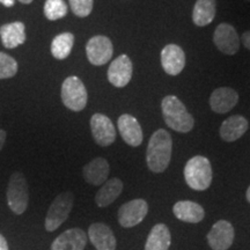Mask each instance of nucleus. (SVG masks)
<instances>
[{
	"instance_id": "nucleus-5",
	"label": "nucleus",
	"mask_w": 250,
	"mask_h": 250,
	"mask_svg": "<svg viewBox=\"0 0 250 250\" xmlns=\"http://www.w3.org/2000/svg\"><path fill=\"white\" fill-rule=\"evenodd\" d=\"M61 98L65 107L78 112L86 108L88 94L83 81L78 77L72 76L62 81Z\"/></svg>"
},
{
	"instance_id": "nucleus-15",
	"label": "nucleus",
	"mask_w": 250,
	"mask_h": 250,
	"mask_svg": "<svg viewBox=\"0 0 250 250\" xmlns=\"http://www.w3.org/2000/svg\"><path fill=\"white\" fill-rule=\"evenodd\" d=\"M239 102V94L230 87H219L210 96V107L217 114H226Z\"/></svg>"
},
{
	"instance_id": "nucleus-26",
	"label": "nucleus",
	"mask_w": 250,
	"mask_h": 250,
	"mask_svg": "<svg viewBox=\"0 0 250 250\" xmlns=\"http://www.w3.org/2000/svg\"><path fill=\"white\" fill-rule=\"evenodd\" d=\"M43 11L48 20L56 21L67 14V5L64 0H46Z\"/></svg>"
},
{
	"instance_id": "nucleus-10",
	"label": "nucleus",
	"mask_w": 250,
	"mask_h": 250,
	"mask_svg": "<svg viewBox=\"0 0 250 250\" xmlns=\"http://www.w3.org/2000/svg\"><path fill=\"white\" fill-rule=\"evenodd\" d=\"M213 43L224 55L234 56L240 49L239 34L232 24L220 23L214 30Z\"/></svg>"
},
{
	"instance_id": "nucleus-16",
	"label": "nucleus",
	"mask_w": 250,
	"mask_h": 250,
	"mask_svg": "<svg viewBox=\"0 0 250 250\" xmlns=\"http://www.w3.org/2000/svg\"><path fill=\"white\" fill-rule=\"evenodd\" d=\"M87 245V235L81 228H70L62 233L52 242L51 250H83Z\"/></svg>"
},
{
	"instance_id": "nucleus-8",
	"label": "nucleus",
	"mask_w": 250,
	"mask_h": 250,
	"mask_svg": "<svg viewBox=\"0 0 250 250\" xmlns=\"http://www.w3.org/2000/svg\"><path fill=\"white\" fill-rule=\"evenodd\" d=\"M90 131L93 139L102 147H108L116 140V129L110 118L103 114H94L90 117Z\"/></svg>"
},
{
	"instance_id": "nucleus-11",
	"label": "nucleus",
	"mask_w": 250,
	"mask_h": 250,
	"mask_svg": "<svg viewBox=\"0 0 250 250\" xmlns=\"http://www.w3.org/2000/svg\"><path fill=\"white\" fill-rule=\"evenodd\" d=\"M133 74V65L127 55H121L111 62L108 68V80L114 87L123 88L130 83Z\"/></svg>"
},
{
	"instance_id": "nucleus-35",
	"label": "nucleus",
	"mask_w": 250,
	"mask_h": 250,
	"mask_svg": "<svg viewBox=\"0 0 250 250\" xmlns=\"http://www.w3.org/2000/svg\"><path fill=\"white\" fill-rule=\"evenodd\" d=\"M247 1H250V0H247Z\"/></svg>"
},
{
	"instance_id": "nucleus-17",
	"label": "nucleus",
	"mask_w": 250,
	"mask_h": 250,
	"mask_svg": "<svg viewBox=\"0 0 250 250\" xmlns=\"http://www.w3.org/2000/svg\"><path fill=\"white\" fill-rule=\"evenodd\" d=\"M88 237L96 250H116V237L105 224L95 223L88 228Z\"/></svg>"
},
{
	"instance_id": "nucleus-29",
	"label": "nucleus",
	"mask_w": 250,
	"mask_h": 250,
	"mask_svg": "<svg viewBox=\"0 0 250 250\" xmlns=\"http://www.w3.org/2000/svg\"><path fill=\"white\" fill-rule=\"evenodd\" d=\"M241 41H242L243 45H245V48L250 50V30L246 31V33L242 34Z\"/></svg>"
},
{
	"instance_id": "nucleus-2",
	"label": "nucleus",
	"mask_w": 250,
	"mask_h": 250,
	"mask_svg": "<svg viewBox=\"0 0 250 250\" xmlns=\"http://www.w3.org/2000/svg\"><path fill=\"white\" fill-rule=\"evenodd\" d=\"M161 110L165 123L176 132L188 133L195 126V118L177 96H166L161 102Z\"/></svg>"
},
{
	"instance_id": "nucleus-20",
	"label": "nucleus",
	"mask_w": 250,
	"mask_h": 250,
	"mask_svg": "<svg viewBox=\"0 0 250 250\" xmlns=\"http://www.w3.org/2000/svg\"><path fill=\"white\" fill-rule=\"evenodd\" d=\"M0 39L6 49H14L22 45L27 39L26 26L20 21L2 24L0 27Z\"/></svg>"
},
{
	"instance_id": "nucleus-13",
	"label": "nucleus",
	"mask_w": 250,
	"mask_h": 250,
	"mask_svg": "<svg viewBox=\"0 0 250 250\" xmlns=\"http://www.w3.org/2000/svg\"><path fill=\"white\" fill-rule=\"evenodd\" d=\"M117 126L122 139L127 145L132 147H138L139 145H142L144 139L142 125L136 117L129 114H123L118 117Z\"/></svg>"
},
{
	"instance_id": "nucleus-7",
	"label": "nucleus",
	"mask_w": 250,
	"mask_h": 250,
	"mask_svg": "<svg viewBox=\"0 0 250 250\" xmlns=\"http://www.w3.org/2000/svg\"><path fill=\"white\" fill-rule=\"evenodd\" d=\"M114 54V45L107 36L96 35L89 39L86 44V55L89 62L95 66H102L110 62Z\"/></svg>"
},
{
	"instance_id": "nucleus-30",
	"label": "nucleus",
	"mask_w": 250,
	"mask_h": 250,
	"mask_svg": "<svg viewBox=\"0 0 250 250\" xmlns=\"http://www.w3.org/2000/svg\"><path fill=\"white\" fill-rule=\"evenodd\" d=\"M6 137H7V133L4 130H0V151H1L2 147H4L5 142H6Z\"/></svg>"
},
{
	"instance_id": "nucleus-6",
	"label": "nucleus",
	"mask_w": 250,
	"mask_h": 250,
	"mask_svg": "<svg viewBox=\"0 0 250 250\" xmlns=\"http://www.w3.org/2000/svg\"><path fill=\"white\" fill-rule=\"evenodd\" d=\"M74 204V195L71 191L59 193L50 205L45 217V229L54 232L61 227L70 215Z\"/></svg>"
},
{
	"instance_id": "nucleus-25",
	"label": "nucleus",
	"mask_w": 250,
	"mask_h": 250,
	"mask_svg": "<svg viewBox=\"0 0 250 250\" xmlns=\"http://www.w3.org/2000/svg\"><path fill=\"white\" fill-rule=\"evenodd\" d=\"M74 45V35L72 33H62L52 40L51 55L58 61H64L70 56Z\"/></svg>"
},
{
	"instance_id": "nucleus-31",
	"label": "nucleus",
	"mask_w": 250,
	"mask_h": 250,
	"mask_svg": "<svg viewBox=\"0 0 250 250\" xmlns=\"http://www.w3.org/2000/svg\"><path fill=\"white\" fill-rule=\"evenodd\" d=\"M0 250H8V243L7 240L0 234Z\"/></svg>"
},
{
	"instance_id": "nucleus-23",
	"label": "nucleus",
	"mask_w": 250,
	"mask_h": 250,
	"mask_svg": "<svg viewBox=\"0 0 250 250\" xmlns=\"http://www.w3.org/2000/svg\"><path fill=\"white\" fill-rule=\"evenodd\" d=\"M171 243L169 228L165 224H158L152 228L147 240L145 250H168Z\"/></svg>"
},
{
	"instance_id": "nucleus-19",
	"label": "nucleus",
	"mask_w": 250,
	"mask_h": 250,
	"mask_svg": "<svg viewBox=\"0 0 250 250\" xmlns=\"http://www.w3.org/2000/svg\"><path fill=\"white\" fill-rule=\"evenodd\" d=\"M110 167L103 158H95L83 168V176L87 183L92 186H101L108 180Z\"/></svg>"
},
{
	"instance_id": "nucleus-34",
	"label": "nucleus",
	"mask_w": 250,
	"mask_h": 250,
	"mask_svg": "<svg viewBox=\"0 0 250 250\" xmlns=\"http://www.w3.org/2000/svg\"><path fill=\"white\" fill-rule=\"evenodd\" d=\"M246 196H247V199H248V202L250 203V187L248 188V190H247V193H246Z\"/></svg>"
},
{
	"instance_id": "nucleus-32",
	"label": "nucleus",
	"mask_w": 250,
	"mask_h": 250,
	"mask_svg": "<svg viewBox=\"0 0 250 250\" xmlns=\"http://www.w3.org/2000/svg\"><path fill=\"white\" fill-rule=\"evenodd\" d=\"M0 4H2L5 7H13L15 0H0Z\"/></svg>"
},
{
	"instance_id": "nucleus-18",
	"label": "nucleus",
	"mask_w": 250,
	"mask_h": 250,
	"mask_svg": "<svg viewBox=\"0 0 250 250\" xmlns=\"http://www.w3.org/2000/svg\"><path fill=\"white\" fill-rule=\"evenodd\" d=\"M249 127V123L246 117L241 116V115H234V116L228 117L221 124L220 133L221 139L227 143L235 142V140L240 139L247 132Z\"/></svg>"
},
{
	"instance_id": "nucleus-24",
	"label": "nucleus",
	"mask_w": 250,
	"mask_h": 250,
	"mask_svg": "<svg viewBox=\"0 0 250 250\" xmlns=\"http://www.w3.org/2000/svg\"><path fill=\"white\" fill-rule=\"evenodd\" d=\"M217 13L215 0H197L192 11V21L196 26L205 27L214 20Z\"/></svg>"
},
{
	"instance_id": "nucleus-14",
	"label": "nucleus",
	"mask_w": 250,
	"mask_h": 250,
	"mask_svg": "<svg viewBox=\"0 0 250 250\" xmlns=\"http://www.w3.org/2000/svg\"><path fill=\"white\" fill-rule=\"evenodd\" d=\"M161 65L169 76H179L186 66V54L177 44H167L161 51Z\"/></svg>"
},
{
	"instance_id": "nucleus-21",
	"label": "nucleus",
	"mask_w": 250,
	"mask_h": 250,
	"mask_svg": "<svg viewBox=\"0 0 250 250\" xmlns=\"http://www.w3.org/2000/svg\"><path fill=\"white\" fill-rule=\"evenodd\" d=\"M173 212L179 220L190 224L201 223L205 217V211L203 206L191 201H180L175 203Z\"/></svg>"
},
{
	"instance_id": "nucleus-27",
	"label": "nucleus",
	"mask_w": 250,
	"mask_h": 250,
	"mask_svg": "<svg viewBox=\"0 0 250 250\" xmlns=\"http://www.w3.org/2000/svg\"><path fill=\"white\" fill-rule=\"evenodd\" d=\"M18 62L7 54L0 52V80L13 78L18 73Z\"/></svg>"
},
{
	"instance_id": "nucleus-33",
	"label": "nucleus",
	"mask_w": 250,
	"mask_h": 250,
	"mask_svg": "<svg viewBox=\"0 0 250 250\" xmlns=\"http://www.w3.org/2000/svg\"><path fill=\"white\" fill-rule=\"evenodd\" d=\"M19 1H20L21 4L28 5V4H30V2H33V0H19Z\"/></svg>"
},
{
	"instance_id": "nucleus-22",
	"label": "nucleus",
	"mask_w": 250,
	"mask_h": 250,
	"mask_svg": "<svg viewBox=\"0 0 250 250\" xmlns=\"http://www.w3.org/2000/svg\"><path fill=\"white\" fill-rule=\"evenodd\" d=\"M123 182L117 177L107 180L95 195V203L99 208H107L112 204L123 191Z\"/></svg>"
},
{
	"instance_id": "nucleus-12",
	"label": "nucleus",
	"mask_w": 250,
	"mask_h": 250,
	"mask_svg": "<svg viewBox=\"0 0 250 250\" xmlns=\"http://www.w3.org/2000/svg\"><path fill=\"white\" fill-rule=\"evenodd\" d=\"M235 232L232 224L219 220L212 226L208 234V242L213 250H227L233 245Z\"/></svg>"
},
{
	"instance_id": "nucleus-9",
	"label": "nucleus",
	"mask_w": 250,
	"mask_h": 250,
	"mask_svg": "<svg viewBox=\"0 0 250 250\" xmlns=\"http://www.w3.org/2000/svg\"><path fill=\"white\" fill-rule=\"evenodd\" d=\"M148 213V204L145 199H133L125 203L118 210V223L125 228L134 227L142 223Z\"/></svg>"
},
{
	"instance_id": "nucleus-3",
	"label": "nucleus",
	"mask_w": 250,
	"mask_h": 250,
	"mask_svg": "<svg viewBox=\"0 0 250 250\" xmlns=\"http://www.w3.org/2000/svg\"><path fill=\"white\" fill-rule=\"evenodd\" d=\"M184 179L188 186L196 191L208 189L213 179L211 162L203 155H196L184 167Z\"/></svg>"
},
{
	"instance_id": "nucleus-4",
	"label": "nucleus",
	"mask_w": 250,
	"mask_h": 250,
	"mask_svg": "<svg viewBox=\"0 0 250 250\" xmlns=\"http://www.w3.org/2000/svg\"><path fill=\"white\" fill-rule=\"evenodd\" d=\"M6 197L8 208L14 214L21 215L26 212L29 203V191L26 177L21 171H14L9 177Z\"/></svg>"
},
{
	"instance_id": "nucleus-28",
	"label": "nucleus",
	"mask_w": 250,
	"mask_h": 250,
	"mask_svg": "<svg viewBox=\"0 0 250 250\" xmlns=\"http://www.w3.org/2000/svg\"><path fill=\"white\" fill-rule=\"evenodd\" d=\"M70 7L78 18H87L92 13L94 0H68Z\"/></svg>"
},
{
	"instance_id": "nucleus-1",
	"label": "nucleus",
	"mask_w": 250,
	"mask_h": 250,
	"mask_svg": "<svg viewBox=\"0 0 250 250\" xmlns=\"http://www.w3.org/2000/svg\"><path fill=\"white\" fill-rule=\"evenodd\" d=\"M173 139L165 129L156 130L152 134L146 151L148 169L153 173H162L167 169L171 159Z\"/></svg>"
}]
</instances>
